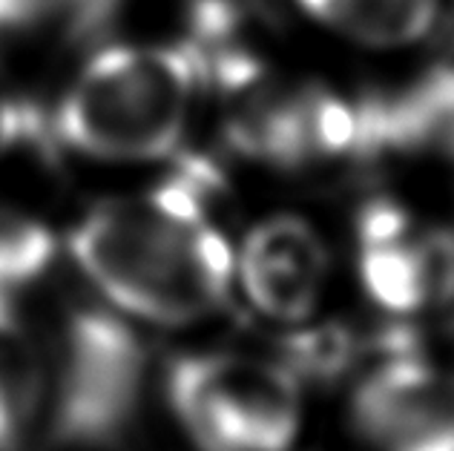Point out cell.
Segmentation results:
<instances>
[{"label": "cell", "mask_w": 454, "mask_h": 451, "mask_svg": "<svg viewBox=\"0 0 454 451\" xmlns=\"http://www.w3.org/2000/svg\"><path fill=\"white\" fill-rule=\"evenodd\" d=\"M201 84L205 73L187 43L106 46L64 92L52 129L92 159H161L182 141Z\"/></svg>", "instance_id": "obj_2"}, {"label": "cell", "mask_w": 454, "mask_h": 451, "mask_svg": "<svg viewBox=\"0 0 454 451\" xmlns=\"http://www.w3.org/2000/svg\"><path fill=\"white\" fill-rule=\"evenodd\" d=\"M43 138V118L32 104L0 89V161L20 147L38 144Z\"/></svg>", "instance_id": "obj_10"}, {"label": "cell", "mask_w": 454, "mask_h": 451, "mask_svg": "<svg viewBox=\"0 0 454 451\" xmlns=\"http://www.w3.org/2000/svg\"><path fill=\"white\" fill-rule=\"evenodd\" d=\"M310 18L377 50L409 46L432 29L437 0H296Z\"/></svg>", "instance_id": "obj_8"}, {"label": "cell", "mask_w": 454, "mask_h": 451, "mask_svg": "<svg viewBox=\"0 0 454 451\" xmlns=\"http://www.w3.org/2000/svg\"><path fill=\"white\" fill-rule=\"evenodd\" d=\"M351 414L372 451H454V374L400 354L356 385Z\"/></svg>", "instance_id": "obj_5"}, {"label": "cell", "mask_w": 454, "mask_h": 451, "mask_svg": "<svg viewBox=\"0 0 454 451\" xmlns=\"http://www.w3.org/2000/svg\"><path fill=\"white\" fill-rule=\"evenodd\" d=\"M167 397L201 451H285L302 420L296 374L256 357L196 354L176 360Z\"/></svg>", "instance_id": "obj_4"}, {"label": "cell", "mask_w": 454, "mask_h": 451, "mask_svg": "<svg viewBox=\"0 0 454 451\" xmlns=\"http://www.w3.org/2000/svg\"><path fill=\"white\" fill-rule=\"evenodd\" d=\"M222 190L207 161L187 159L145 198L90 210L69 236L73 259L104 302L155 325H187L227 299L233 251L210 219Z\"/></svg>", "instance_id": "obj_1"}, {"label": "cell", "mask_w": 454, "mask_h": 451, "mask_svg": "<svg viewBox=\"0 0 454 451\" xmlns=\"http://www.w3.org/2000/svg\"><path fill=\"white\" fill-rule=\"evenodd\" d=\"M325 270V245L314 228L294 216H273L247 233L236 273L256 311L296 323L314 311Z\"/></svg>", "instance_id": "obj_7"}, {"label": "cell", "mask_w": 454, "mask_h": 451, "mask_svg": "<svg viewBox=\"0 0 454 451\" xmlns=\"http://www.w3.org/2000/svg\"><path fill=\"white\" fill-rule=\"evenodd\" d=\"M43 15V0H0V64L35 29Z\"/></svg>", "instance_id": "obj_11"}, {"label": "cell", "mask_w": 454, "mask_h": 451, "mask_svg": "<svg viewBox=\"0 0 454 451\" xmlns=\"http://www.w3.org/2000/svg\"><path fill=\"white\" fill-rule=\"evenodd\" d=\"M55 259V236L41 219L0 205V293L15 296Z\"/></svg>", "instance_id": "obj_9"}, {"label": "cell", "mask_w": 454, "mask_h": 451, "mask_svg": "<svg viewBox=\"0 0 454 451\" xmlns=\"http://www.w3.org/2000/svg\"><path fill=\"white\" fill-rule=\"evenodd\" d=\"M43 414L50 437L69 448L113 446L136 420L145 348L121 316L101 305H69L43 346Z\"/></svg>", "instance_id": "obj_3"}, {"label": "cell", "mask_w": 454, "mask_h": 451, "mask_svg": "<svg viewBox=\"0 0 454 451\" xmlns=\"http://www.w3.org/2000/svg\"><path fill=\"white\" fill-rule=\"evenodd\" d=\"M360 276L386 311L409 314L440 305L443 242L437 230L417 233L391 201H372L360 216Z\"/></svg>", "instance_id": "obj_6"}]
</instances>
